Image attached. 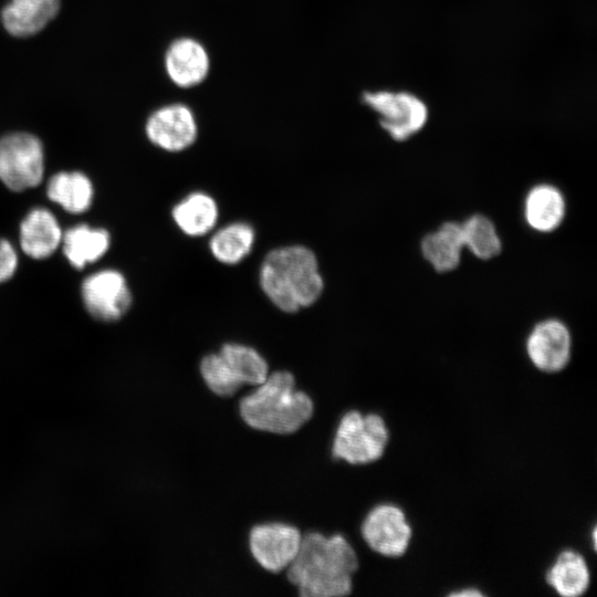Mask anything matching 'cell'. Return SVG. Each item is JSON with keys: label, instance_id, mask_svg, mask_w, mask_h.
<instances>
[{"label": "cell", "instance_id": "3957f363", "mask_svg": "<svg viewBox=\"0 0 597 597\" xmlns=\"http://www.w3.org/2000/svg\"><path fill=\"white\" fill-rule=\"evenodd\" d=\"M259 282L270 302L284 313L314 305L324 290L318 260L302 244L269 251L260 266Z\"/></svg>", "mask_w": 597, "mask_h": 597}, {"label": "cell", "instance_id": "7a4b0ae2", "mask_svg": "<svg viewBox=\"0 0 597 597\" xmlns=\"http://www.w3.org/2000/svg\"><path fill=\"white\" fill-rule=\"evenodd\" d=\"M237 407L243 423L260 432L290 436L313 416L314 401L297 387L290 369L270 370L260 385L238 396Z\"/></svg>", "mask_w": 597, "mask_h": 597}, {"label": "cell", "instance_id": "603a6c76", "mask_svg": "<svg viewBox=\"0 0 597 597\" xmlns=\"http://www.w3.org/2000/svg\"><path fill=\"white\" fill-rule=\"evenodd\" d=\"M463 244L476 258L489 260L501 251V240L493 222L482 216L474 214L461 223Z\"/></svg>", "mask_w": 597, "mask_h": 597}, {"label": "cell", "instance_id": "277c9868", "mask_svg": "<svg viewBox=\"0 0 597 597\" xmlns=\"http://www.w3.org/2000/svg\"><path fill=\"white\" fill-rule=\"evenodd\" d=\"M268 358L251 345L240 342L223 343L217 352L199 360V376L206 388L222 399H234L244 388H252L268 377Z\"/></svg>", "mask_w": 597, "mask_h": 597}, {"label": "cell", "instance_id": "ba28073f", "mask_svg": "<svg viewBox=\"0 0 597 597\" xmlns=\"http://www.w3.org/2000/svg\"><path fill=\"white\" fill-rule=\"evenodd\" d=\"M359 533L373 552L385 557H399L406 553L412 531L399 506L380 503L367 512Z\"/></svg>", "mask_w": 597, "mask_h": 597}, {"label": "cell", "instance_id": "4fadbf2b", "mask_svg": "<svg viewBox=\"0 0 597 597\" xmlns=\"http://www.w3.org/2000/svg\"><path fill=\"white\" fill-rule=\"evenodd\" d=\"M165 71L169 80L181 88L201 84L210 70L207 49L192 38H179L165 53Z\"/></svg>", "mask_w": 597, "mask_h": 597}, {"label": "cell", "instance_id": "7c38bea8", "mask_svg": "<svg viewBox=\"0 0 597 597\" xmlns=\"http://www.w3.org/2000/svg\"><path fill=\"white\" fill-rule=\"evenodd\" d=\"M526 353L532 364L544 373H557L570 359L572 338L566 325L557 320L536 324L526 341Z\"/></svg>", "mask_w": 597, "mask_h": 597}, {"label": "cell", "instance_id": "ac0fdd59", "mask_svg": "<svg viewBox=\"0 0 597 597\" xmlns=\"http://www.w3.org/2000/svg\"><path fill=\"white\" fill-rule=\"evenodd\" d=\"M524 216L527 224L538 232L555 230L565 216L562 192L546 184L533 187L525 198Z\"/></svg>", "mask_w": 597, "mask_h": 597}, {"label": "cell", "instance_id": "9c48e42d", "mask_svg": "<svg viewBox=\"0 0 597 597\" xmlns=\"http://www.w3.org/2000/svg\"><path fill=\"white\" fill-rule=\"evenodd\" d=\"M364 103L380 116L381 127L395 139L406 140L418 133L428 119L425 103L406 92H366Z\"/></svg>", "mask_w": 597, "mask_h": 597}, {"label": "cell", "instance_id": "30bf717a", "mask_svg": "<svg viewBox=\"0 0 597 597\" xmlns=\"http://www.w3.org/2000/svg\"><path fill=\"white\" fill-rule=\"evenodd\" d=\"M81 296L88 314L102 322L119 320L132 305L125 276L111 269L88 275L82 283Z\"/></svg>", "mask_w": 597, "mask_h": 597}, {"label": "cell", "instance_id": "ffe728a7", "mask_svg": "<svg viewBox=\"0 0 597 597\" xmlns=\"http://www.w3.org/2000/svg\"><path fill=\"white\" fill-rule=\"evenodd\" d=\"M463 248L461 224L457 222L443 223L421 241L422 255L438 272L454 270Z\"/></svg>", "mask_w": 597, "mask_h": 597}, {"label": "cell", "instance_id": "9a60e30c", "mask_svg": "<svg viewBox=\"0 0 597 597\" xmlns=\"http://www.w3.org/2000/svg\"><path fill=\"white\" fill-rule=\"evenodd\" d=\"M60 0H10L1 10V23L17 38L39 33L55 18Z\"/></svg>", "mask_w": 597, "mask_h": 597}, {"label": "cell", "instance_id": "5b68a950", "mask_svg": "<svg viewBox=\"0 0 597 597\" xmlns=\"http://www.w3.org/2000/svg\"><path fill=\"white\" fill-rule=\"evenodd\" d=\"M388 441V427L380 415L350 409L335 425L329 455L335 462L366 465L384 455Z\"/></svg>", "mask_w": 597, "mask_h": 597}, {"label": "cell", "instance_id": "5bb4252c", "mask_svg": "<svg viewBox=\"0 0 597 597\" xmlns=\"http://www.w3.org/2000/svg\"><path fill=\"white\" fill-rule=\"evenodd\" d=\"M62 230L55 216L38 207L29 211L20 224L19 240L22 251L35 260L52 255L62 242Z\"/></svg>", "mask_w": 597, "mask_h": 597}, {"label": "cell", "instance_id": "6da1fadb", "mask_svg": "<svg viewBox=\"0 0 597 597\" xmlns=\"http://www.w3.org/2000/svg\"><path fill=\"white\" fill-rule=\"evenodd\" d=\"M359 568L357 552L343 533L303 532L284 577L298 597H345Z\"/></svg>", "mask_w": 597, "mask_h": 597}, {"label": "cell", "instance_id": "cb8c5ba5", "mask_svg": "<svg viewBox=\"0 0 597 597\" xmlns=\"http://www.w3.org/2000/svg\"><path fill=\"white\" fill-rule=\"evenodd\" d=\"M18 266V254L12 244L0 238V283L11 279Z\"/></svg>", "mask_w": 597, "mask_h": 597}, {"label": "cell", "instance_id": "d4e9b609", "mask_svg": "<svg viewBox=\"0 0 597 597\" xmlns=\"http://www.w3.org/2000/svg\"><path fill=\"white\" fill-rule=\"evenodd\" d=\"M454 597H476V596H483V593L476 588H464L459 591H453L450 594Z\"/></svg>", "mask_w": 597, "mask_h": 597}, {"label": "cell", "instance_id": "8fae6325", "mask_svg": "<svg viewBox=\"0 0 597 597\" xmlns=\"http://www.w3.org/2000/svg\"><path fill=\"white\" fill-rule=\"evenodd\" d=\"M145 133L156 147L168 153H180L196 142L198 124L190 107L172 103L157 108L149 115Z\"/></svg>", "mask_w": 597, "mask_h": 597}, {"label": "cell", "instance_id": "8992f818", "mask_svg": "<svg viewBox=\"0 0 597 597\" xmlns=\"http://www.w3.org/2000/svg\"><path fill=\"white\" fill-rule=\"evenodd\" d=\"M44 175V149L29 133L15 132L0 137V180L12 191L36 187Z\"/></svg>", "mask_w": 597, "mask_h": 597}, {"label": "cell", "instance_id": "e0dca14e", "mask_svg": "<svg viewBox=\"0 0 597 597\" xmlns=\"http://www.w3.org/2000/svg\"><path fill=\"white\" fill-rule=\"evenodd\" d=\"M62 249L73 268L83 269L100 260L111 244L109 233L102 228L77 224L67 229L62 237Z\"/></svg>", "mask_w": 597, "mask_h": 597}, {"label": "cell", "instance_id": "2e32d148", "mask_svg": "<svg viewBox=\"0 0 597 597\" xmlns=\"http://www.w3.org/2000/svg\"><path fill=\"white\" fill-rule=\"evenodd\" d=\"M177 228L191 238L210 233L219 219L216 199L205 191H192L179 200L171 210Z\"/></svg>", "mask_w": 597, "mask_h": 597}, {"label": "cell", "instance_id": "d6986e66", "mask_svg": "<svg viewBox=\"0 0 597 597\" xmlns=\"http://www.w3.org/2000/svg\"><path fill=\"white\" fill-rule=\"evenodd\" d=\"M546 582L559 596H582L590 583L587 562L578 552L565 549L547 569Z\"/></svg>", "mask_w": 597, "mask_h": 597}, {"label": "cell", "instance_id": "52a82bcc", "mask_svg": "<svg viewBox=\"0 0 597 597\" xmlns=\"http://www.w3.org/2000/svg\"><path fill=\"white\" fill-rule=\"evenodd\" d=\"M303 532L283 521L253 524L247 535L248 551L253 562L264 572L281 575L296 556Z\"/></svg>", "mask_w": 597, "mask_h": 597}, {"label": "cell", "instance_id": "7402d4cb", "mask_svg": "<svg viewBox=\"0 0 597 597\" xmlns=\"http://www.w3.org/2000/svg\"><path fill=\"white\" fill-rule=\"evenodd\" d=\"M254 242V228L248 222L234 221L212 233L209 250L218 262L234 265L251 253Z\"/></svg>", "mask_w": 597, "mask_h": 597}, {"label": "cell", "instance_id": "44dd1931", "mask_svg": "<svg viewBox=\"0 0 597 597\" xmlns=\"http://www.w3.org/2000/svg\"><path fill=\"white\" fill-rule=\"evenodd\" d=\"M51 201L71 213L85 212L93 202L94 188L90 178L81 171H61L53 175L46 187Z\"/></svg>", "mask_w": 597, "mask_h": 597}]
</instances>
